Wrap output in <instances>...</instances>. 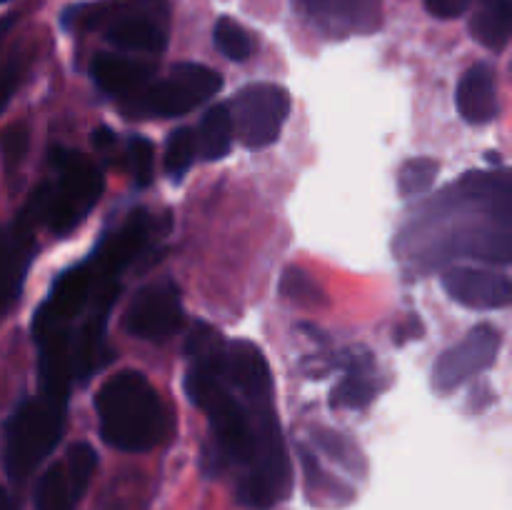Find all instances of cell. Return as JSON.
Wrapping results in <instances>:
<instances>
[{"mask_svg": "<svg viewBox=\"0 0 512 510\" xmlns=\"http://www.w3.org/2000/svg\"><path fill=\"white\" fill-rule=\"evenodd\" d=\"M225 348L228 343L213 325H193L185 343L190 360L185 390L208 415L220 458L245 470L240 498L253 508H273L293 485L283 430L273 400L250 403L225 380Z\"/></svg>", "mask_w": 512, "mask_h": 510, "instance_id": "cell-1", "label": "cell"}, {"mask_svg": "<svg viewBox=\"0 0 512 510\" xmlns=\"http://www.w3.org/2000/svg\"><path fill=\"white\" fill-rule=\"evenodd\" d=\"M100 435L125 453H145L168 438L170 413L158 390L138 370H120L95 395Z\"/></svg>", "mask_w": 512, "mask_h": 510, "instance_id": "cell-2", "label": "cell"}, {"mask_svg": "<svg viewBox=\"0 0 512 510\" xmlns=\"http://www.w3.org/2000/svg\"><path fill=\"white\" fill-rule=\"evenodd\" d=\"M88 28H103L105 40L125 53L158 55L168 45L170 8L165 0H108L65 13Z\"/></svg>", "mask_w": 512, "mask_h": 510, "instance_id": "cell-3", "label": "cell"}, {"mask_svg": "<svg viewBox=\"0 0 512 510\" xmlns=\"http://www.w3.org/2000/svg\"><path fill=\"white\" fill-rule=\"evenodd\" d=\"M68 403L45 395L23 400L5 425V470L13 480H23L53 453L65 428Z\"/></svg>", "mask_w": 512, "mask_h": 510, "instance_id": "cell-4", "label": "cell"}, {"mask_svg": "<svg viewBox=\"0 0 512 510\" xmlns=\"http://www.w3.org/2000/svg\"><path fill=\"white\" fill-rule=\"evenodd\" d=\"M53 165L58 168V185H50L45 223L55 235L78 228L93 210L103 193V173L93 160L68 148L53 150Z\"/></svg>", "mask_w": 512, "mask_h": 510, "instance_id": "cell-5", "label": "cell"}, {"mask_svg": "<svg viewBox=\"0 0 512 510\" xmlns=\"http://www.w3.org/2000/svg\"><path fill=\"white\" fill-rule=\"evenodd\" d=\"M220 88L223 78L208 65L178 63L163 80L148 83L143 90L130 95V108L125 110L138 115L178 118L218 95Z\"/></svg>", "mask_w": 512, "mask_h": 510, "instance_id": "cell-6", "label": "cell"}, {"mask_svg": "<svg viewBox=\"0 0 512 510\" xmlns=\"http://www.w3.org/2000/svg\"><path fill=\"white\" fill-rule=\"evenodd\" d=\"M290 105L288 90L280 85L253 83L240 90L230 108L240 143L253 150L273 145L288 120Z\"/></svg>", "mask_w": 512, "mask_h": 510, "instance_id": "cell-7", "label": "cell"}, {"mask_svg": "<svg viewBox=\"0 0 512 510\" xmlns=\"http://www.w3.org/2000/svg\"><path fill=\"white\" fill-rule=\"evenodd\" d=\"M98 465L93 445L75 443L65 460L53 463L38 480L35 510H73L83 498Z\"/></svg>", "mask_w": 512, "mask_h": 510, "instance_id": "cell-8", "label": "cell"}, {"mask_svg": "<svg viewBox=\"0 0 512 510\" xmlns=\"http://www.w3.org/2000/svg\"><path fill=\"white\" fill-rule=\"evenodd\" d=\"M180 325H183V300H180L178 285L170 280L138 290L125 313L128 333L150 343H163L170 335L178 333Z\"/></svg>", "mask_w": 512, "mask_h": 510, "instance_id": "cell-9", "label": "cell"}, {"mask_svg": "<svg viewBox=\"0 0 512 510\" xmlns=\"http://www.w3.org/2000/svg\"><path fill=\"white\" fill-rule=\"evenodd\" d=\"M500 330L493 325H475L458 345L445 350L433 368V383L440 390H453L483 373L500 353Z\"/></svg>", "mask_w": 512, "mask_h": 510, "instance_id": "cell-10", "label": "cell"}, {"mask_svg": "<svg viewBox=\"0 0 512 510\" xmlns=\"http://www.w3.org/2000/svg\"><path fill=\"white\" fill-rule=\"evenodd\" d=\"M35 223L25 210H20L13 223L0 228V318L18 300L25 273L33 263Z\"/></svg>", "mask_w": 512, "mask_h": 510, "instance_id": "cell-11", "label": "cell"}, {"mask_svg": "<svg viewBox=\"0 0 512 510\" xmlns=\"http://www.w3.org/2000/svg\"><path fill=\"white\" fill-rule=\"evenodd\" d=\"M443 288L455 303L473 310L508 308L512 285L505 275L485 268H453L443 275Z\"/></svg>", "mask_w": 512, "mask_h": 510, "instance_id": "cell-12", "label": "cell"}, {"mask_svg": "<svg viewBox=\"0 0 512 510\" xmlns=\"http://www.w3.org/2000/svg\"><path fill=\"white\" fill-rule=\"evenodd\" d=\"M303 8L330 35L370 33L380 25V0H303Z\"/></svg>", "mask_w": 512, "mask_h": 510, "instance_id": "cell-13", "label": "cell"}, {"mask_svg": "<svg viewBox=\"0 0 512 510\" xmlns=\"http://www.w3.org/2000/svg\"><path fill=\"white\" fill-rule=\"evenodd\" d=\"M93 290H95L93 263L73 265V268H68L58 280H55V285L50 288L48 303L40 305L38 315L33 318V325L65 323L68 318H75V315L88 305Z\"/></svg>", "mask_w": 512, "mask_h": 510, "instance_id": "cell-14", "label": "cell"}, {"mask_svg": "<svg viewBox=\"0 0 512 510\" xmlns=\"http://www.w3.org/2000/svg\"><path fill=\"white\" fill-rule=\"evenodd\" d=\"M458 113L463 115L465 123L485 125L493 123L500 113V95H498V78L490 65L478 63L465 70V75L458 83Z\"/></svg>", "mask_w": 512, "mask_h": 510, "instance_id": "cell-15", "label": "cell"}, {"mask_svg": "<svg viewBox=\"0 0 512 510\" xmlns=\"http://www.w3.org/2000/svg\"><path fill=\"white\" fill-rule=\"evenodd\" d=\"M95 85L108 95H120V98H130L138 90L153 80V65L143 63V60L125 58V55H110L103 53L93 60L90 65Z\"/></svg>", "mask_w": 512, "mask_h": 510, "instance_id": "cell-16", "label": "cell"}, {"mask_svg": "<svg viewBox=\"0 0 512 510\" xmlns=\"http://www.w3.org/2000/svg\"><path fill=\"white\" fill-rule=\"evenodd\" d=\"M348 360V373L333 388V395H330V405L333 408H348V410H360L375 398L378 388H375L373 378H370V355H345Z\"/></svg>", "mask_w": 512, "mask_h": 510, "instance_id": "cell-17", "label": "cell"}, {"mask_svg": "<svg viewBox=\"0 0 512 510\" xmlns=\"http://www.w3.org/2000/svg\"><path fill=\"white\" fill-rule=\"evenodd\" d=\"M512 28V5L510 0H480L478 13L470 20V33L488 50H505Z\"/></svg>", "mask_w": 512, "mask_h": 510, "instance_id": "cell-18", "label": "cell"}, {"mask_svg": "<svg viewBox=\"0 0 512 510\" xmlns=\"http://www.w3.org/2000/svg\"><path fill=\"white\" fill-rule=\"evenodd\" d=\"M195 145L205 160H220L228 155L233 145V115L230 105H213L200 120V128L195 133Z\"/></svg>", "mask_w": 512, "mask_h": 510, "instance_id": "cell-19", "label": "cell"}, {"mask_svg": "<svg viewBox=\"0 0 512 510\" xmlns=\"http://www.w3.org/2000/svg\"><path fill=\"white\" fill-rule=\"evenodd\" d=\"M445 253L468 255V258H483L508 265L512 258L510 233L508 228H503L500 233H495V230H473V233L463 235L455 243H450Z\"/></svg>", "mask_w": 512, "mask_h": 510, "instance_id": "cell-20", "label": "cell"}, {"mask_svg": "<svg viewBox=\"0 0 512 510\" xmlns=\"http://www.w3.org/2000/svg\"><path fill=\"white\" fill-rule=\"evenodd\" d=\"M465 195L475 200H485L490 205H500V210L510 213V178L508 175H490V173H468L463 178Z\"/></svg>", "mask_w": 512, "mask_h": 510, "instance_id": "cell-21", "label": "cell"}, {"mask_svg": "<svg viewBox=\"0 0 512 510\" xmlns=\"http://www.w3.org/2000/svg\"><path fill=\"white\" fill-rule=\"evenodd\" d=\"M440 173V163L433 158H413L400 168L398 188L405 198H415L433 188L435 178Z\"/></svg>", "mask_w": 512, "mask_h": 510, "instance_id": "cell-22", "label": "cell"}, {"mask_svg": "<svg viewBox=\"0 0 512 510\" xmlns=\"http://www.w3.org/2000/svg\"><path fill=\"white\" fill-rule=\"evenodd\" d=\"M213 40L218 45L220 53L228 60H235V63H243V60L250 58L253 53V40L245 33V28L240 23L230 18H220L213 28Z\"/></svg>", "mask_w": 512, "mask_h": 510, "instance_id": "cell-23", "label": "cell"}, {"mask_svg": "<svg viewBox=\"0 0 512 510\" xmlns=\"http://www.w3.org/2000/svg\"><path fill=\"white\" fill-rule=\"evenodd\" d=\"M195 153H198V145H195V133L190 128H178L173 130V135L168 138L165 145V170H168L170 178L180 180L193 165Z\"/></svg>", "mask_w": 512, "mask_h": 510, "instance_id": "cell-24", "label": "cell"}, {"mask_svg": "<svg viewBox=\"0 0 512 510\" xmlns=\"http://www.w3.org/2000/svg\"><path fill=\"white\" fill-rule=\"evenodd\" d=\"M280 293H283L285 298L293 300V303L308 305V308L310 305H320L325 300L323 288H320V285L300 268L285 270L283 280H280Z\"/></svg>", "mask_w": 512, "mask_h": 510, "instance_id": "cell-25", "label": "cell"}, {"mask_svg": "<svg viewBox=\"0 0 512 510\" xmlns=\"http://www.w3.org/2000/svg\"><path fill=\"white\" fill-rule=\"evenodd\" d=\"M153 163H155V150L153 143L143 135H133L128 143V165L130 175H133L135 185L145 188L153 183Z\"/></svg>", "mask_w": 512, "mask_h": 510, "instance_id": "cell-26", "label": "cell"}, {"mask_svg": "<svg viewBox=\"0 0 512 510\" xmlns=\"http://www.w3.org/2000/svg\"><path fill=\"white\" fill-rule=\"evenodd\" d=\"M318 443H320V448L330 455V458H335L338 463H343L345 468L363 473V460H360L358 450H355L353 445L343 438V435L333 433V430H320Z\"/></svg>", "mask_w": 512, "mask_h": 510, "instance_id": "cell-27", "label": "cell"}, {"mask_svg": "<svg viewBox=\"0 0 512 510\" xmlns=\"http://www.w3.org/2000/svg\"><path fill=\"white\" fill-rule=\"evenodd\" d=\"M28 128H25V123H18V125H10L8 130L3 133V138H0V153H3V163H5V170H15L18 168L20 160L25 158V153H28Z\"/></svg>", "mask_w": 512, "mask_h": 510, "instance_id": "cell-28", "label": "cell"}, {"mask_svg": "<svg viewBox=\"0 0 512 510\" xmlns=\"http://www.w3.org/2000/svg\"><path fill=\"white\" fill-rule=\"evenodd\" d=\"M25 60L23 58H10L8 63L0 68V113L8 108L10 98H13L15 88H18L20 78H23Z\"/></svg>", "mask_w": 512, "mask_h": 510, "instance_id": "cell-29", "label": "cell"}, {"mask_svg": "<svg viewBox=\"0 0 512 510\" xmlns=\"http://www.w3.org/2000/svg\"><path fill=\"white\" fill-rule=\"evenodd\" d=\"M470 3H473V0H425V8H428V13L435 15V18L450 20L460 18V15L470 8Z\"/></svg>", "mask_w": 512, "mask_h": 510, "instance_id": "cell-30", "label": "cell"}, {"mask_svg": "<svg viewBox=\"0 0 512 510\" xmlns=\"http://www.w3.org/2000/svg\"><path fill=\"white\" fill-rule=\"evenodd\" d=\"M0 510H13V505H10V498L5 495L3 488H0Z\"/></svg>", "mask_w": 512, "mask_h": 510, "instance_id": "cell-31", "label": "cell"}]
</instances>
